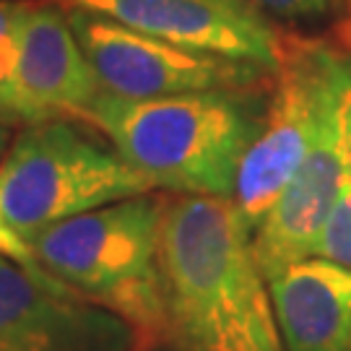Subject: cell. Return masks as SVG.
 <instances>
[{
  "label": "cell",
  "instance_id": "cell-18",
  "mask_svg": "<svg viewBox=\"0 0 351 351\" xmlns=\"http://www.w3.org/2000/svg\"><path fill=\"white\" fill-rule=\"evenodd\" d=\"M8 123L0 117V159H3V154H5V149H8Z\"/></svg>",
  "mask_w": 351,
  "mask_h": 351
},
{
  "label": "cell",
  "instance_id": "cell-15",
  "mask_svg": "<svg viewBox=\"0 0 351 351\" xmlns=\"http://www.w3.org/2000/svg\"><path fill=\"white\" fill-rule=\"evenodd\" d=\"M341 141H343V156H346V175L351 180V65L343 84V97H341Z\"/></svg>",
  "mask_w": 351,
  "mask_h": 351
},
{
  "label": "cell",
  "instance_id": "cell-10",
  "mask_svg": "<svg viewBox=\"0 0 351 351\" xmlns=\"http://www.w3.org/2000/svg\"><path fill=\"white\" fill-rule=\"evenodd\" d=\"M101 91L91 63L78 45L68 8L34 3L21 32L16 65V123L84 120L86 107Z\"/></svg>",
  "mask_w": 351,
  "mask_h": 351
},
{
  "label": "cell",
  "instance_id": "cell-11",
  "mask_svg": "<svg viewBox=\"0 0 351 351\" xmlns=\"http://www.w3.org/2000/svg\"><path fill=\"white\" fill-rule=\"evenodd\" d=\"M268 289L287 351H351V268L313 255Z\"/></svg>",
  "mask_w": 351,
  "mask_h": 351
},
{
  "label": "cell",
  "instance_id": "cell-14",
  "mask_svg": "<svg viewBox=\"0 0 351 351\" xmlns=\"http://www.w3.org/2000/svg\"><path fill=\"white\" fill-rule=\"evenodd\" d=\"M261 11L274 13L278 19H315L333 8L336 0H250Z\"/></svg>",
  "mask_w": 351,
  "mask_h": 351
},
{
  "label": "cell",
  "instance_id": "cell-17",
  "mask_svg": "<svg viewBox=\"0 0 351 351\" xmlns=\"http://www.w3.org/2000/svg\"><path fill=\"white\" fill-rule=\"evenodd\" d=\"M339 39L341 45L351 52V0H346V13H343V19L339 24Z\"/></svg>",
  "mask_w": 351,
  "mask_h": 351
},
{
  "label": "cell",
  "instance_id": "cell-5",
  "mask_svg": "<svg viewBox=\"0 0 351 351\" xmlns=\"http://www.w3.org/2000/svg\"><path fill=\"white\" fill-rule=\"evenodd\" d=\"M349 60L326 42L284 37L261 133L239 164L232 203L250 232L261 224L313 146L323 112L346 81Z\"/></svg>",
  "mask_w": 351,
  "mask_h": 351
},
{
  "label": "cell",
  "instance_id": "cell-3",
  "mask_svg": "<svg viewBox=\"0 0 351 351\" xmlns=\"http://www.w3.org/2000/svg\"><path fill=\"white\" fill-rule=\"evenodd\" d=\"M162 216L164 201L146 193L47 226L26 245L47 274L123 317L136 351H156L167 343Z\"/></svg>",
  "mask_w": 351,
  "mask_h": 351
},
{
  "label": "cell",
  "instance_id": "cell-16",
  "mask_svg": "<svg viewBox=\"0 0 351 351\" xmlns=\"http://www.w3.org/2000/svg\"><path fill=\"white\" fill-rule=\"evenodd\" d=\"M0 252L3 255H8L13 261H19V263L24 265H39L37 258H34V252L32 247L26 245L21 237H13V234H5V232H0ZM42 268V265H39Z\"/></svg>",
  "mask_w": 351,
  "mask_h": 351
},
{
  "label": "cell",
  "instance_id": "cell-7",
  "mask_svg": "<svg viewBox=\"0 0 351 351\" xmlns=\"http://www.w3.org/2000/svg\"><path fill=\"white\" fill-rule=\"evenodd\" d=\"M0 351H136L123 317L0 252Z\"/></svg>",
  "mask_w": 351,
  "mask_h": 351
},
{
  "label": "cell",
  "instance_id": "cell-4",
  "mask_svg": "<svg viewBox=\"0 0 351 351\" xmlns=\"http://www.w3.org/2000/svg\"><path fill=\"white\" fill-rule=\"evenodd\" d=\"M151 190L149 177L71 120L26 125L0 159V232L26 242L78 213Z\"/></svg>",
  "mask_w": 351,
  "mask_h": 351
},
{
  "label": "cell",
  "instance_id": "cell-1",
  "mask_svg": "<svg viewBox=\"0 0 351 351\" xmlns=\"http://www.w3.org/2000/svg\"><path fill=\"white\" fill-rule=\"evenodd\" d=\"M167 343L177 351H287L252 232L229 198L164 201Z\"/></svg>",
  "mask_w": 351,
  "mask_h": 351
},
{
  "label": "cell",
  "instance_id": "cell-2",
  "mask_svg": "<svg viewBox=\"0 0 351 351\" xmlns=\"http://www.w3.org/2000/svg\"><path fill=\"white\" fill-rule=\"evenodd\" d=\"M265 104L258 86L123 99L99 91L84 120L154 188L177 195L229 198L239 164L261 133Z\"/></svg>",
  "mask_w": 351,
  "mask_h": 351
},
{
  "label": "cell",
  "instance_id": "cell-13",
  "mask_svg": "<svg viewBox=\"0 0 351 351\" xmlns=\"http://www.w3.org/2000/svg\"><path fill=\"white\" fill-rule=\"evenodd\" d=\"M315 255L351 268V180H349V175H346V182H343V190H341L339 201H336L333 211L328 216L326 226H323V232H320Z\"/></svg>",
  "mask_w": 351,
  "mask_h": 351
},
{
  "label": "cell",
  "instance_id": "cell-12",
  "mask_svg": "<svg viewBox=\"0 0 351 351\" xmlns=\"http://www.w3.org/2000/svg\"><path fill=\"white\" fill-rule=\"evenodd\" d=\"M37 0H0V117L16 123V65L26 16Z\"/></svg>",
  "mask_w": 351,
  "mask_h": 351
},
{
  "label": "cell",
  "instance_id": "cell-9",
  "mask_svg": "<svg viewBox=\"0 0 351 351\" xmlns=\"http://www.w3.org/2000/svg\"><path fill=\"white\" fill-rule=\"evenodd\" d=\"M341 97L343 88L326 107L300 169L252 232V252L268 281L289 265L313 258L320 232L343 190L346 156L341 141Z\"/></svg>",
  "mask_w": 351,
  "mask_h": 351
},
{
  "label": "cell",
  "instance_id": "cell-8",
  "mask_svg": "<svg viewBox=\"0 0 351 351\" xmlns=\"http://www.w3.org/2000/svg\"><path fill=\"white\" fill-rule=\"evenodd\" d=\"M110 16L177 47L255 63L276 73L284 34L250 0H58Z\"/></svg>",
  "mask_w": 351,
  "mask_h": 351
},
{
  "label": "cell",
  "instance_id": "cell-6",
  "mask_svg": "<svg viewBox=\"0 0 351 351\" xmlns=\"http://www.w3.org/2000/svg\"><path fill=\"white\" fill-rule=\"evenodd\" d=\"M68 19L101 91L123 99L252 88L274 75L255 63L177 47L101 13L68 8Z\"/></svg>",
  "mask_w": 351,
  "mask_h": 351
}]
</instances>
